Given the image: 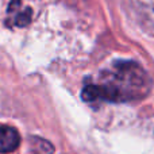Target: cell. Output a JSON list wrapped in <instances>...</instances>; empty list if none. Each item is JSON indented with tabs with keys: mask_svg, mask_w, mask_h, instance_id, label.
Instances as JSON below:
<instances>
[{
	"mask_svg": "<svg viewBox=\"0 0 154 154\" xmlns=\"http://www.w3.org/2000/svg\"><path fill=\"white\" fill-rule=\"evenodd\" d=\"M153 80L138 62L118 60L100 72L97 82L85 84L81 97L89 104L135 103L150 93Z\"/></svg>",
	"mask_w": 154,
	"mask_h": 154,
	"instance_id": "1",
	"label": "cell"
},
{
	"mask_svg": "<svg viewBox=\"0 0 154 154\" xmlns=\"http://www.w3.org/2000/svg\"><path fill=\"white\" fill-rule=\"evenodd\" d=\"M32 141L35 142L37 146H39V147H37L39 154H53L54 149H53V146H51V143H49L48 141L41 139V138H32Z\"/></svg>",
	"mask_w": 154,
	"mask_h": 154,
	"instance_id": "4",
	"label": "cell"
},
{
	"mask_svg": "<svg viewBox=\"0 0 154 154\" xmlns=\"http://www.w3.org/2000/svg\"><path fill=\"white\" fill-rule=\"evenodd\" d=\"M8 15L12 19V24L18 27H24L31 22V15L32 11L31 8H20V0H12L8 7Z\"/></svg>",
	"mask_w": 154,
	"mask_h": 154,
	"instance_id": "3",
	"label": "cell"
},
{
	"mask_svg": "<svg viewBox=\"0 0 154 154\" xmlns=\"http://www.w3.org/2000/svg\"><path fill=\"white\" fill-rule=\"evenodd\" d=\"M20 145V134L10 125H0V154L15 152Z\"/></svg>",
	"mask_w": 154,
	"mask_h": 154,
	"instance_id": "2",
	"label": "cell"
}]
</instances>
